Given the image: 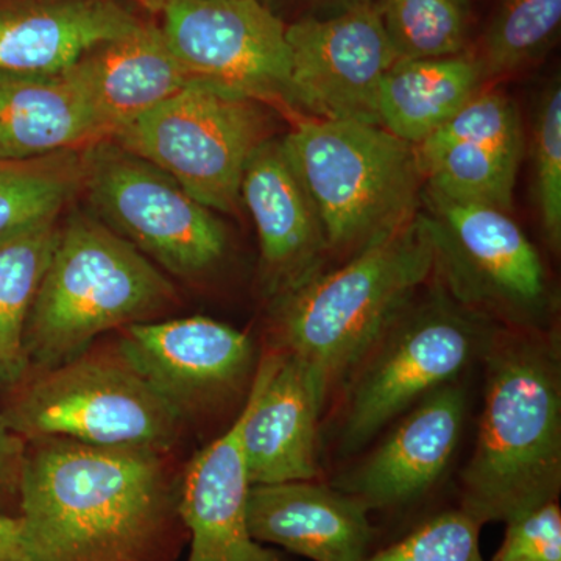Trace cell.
I'll return each instance as SVG.
<instances>
[{
    "instance_id": "28",
    "label": "cell",
    "mask_w": 561,
    "mask_h": 561,
    "mask_svg": "<svg viewBox=\"0 0 561 561\" xmlns=\"http://www.w3.org/2000/svg\"><path fill=\"white\" fill-rule=\"evenodd\" d=\"M534 201L545 241L561 247V83L553 77L535 105L531 130Z\"/></svg>"
},
{
    "instance_id": "34",
    "label": "cell",
    "mask_w": 561,
    "mask_h": 561,
    "mask_svg": "<svg viewBox=\"0 0 561 561\" xmlns=\"http://www.w3.org/2000/svg\"><path fill=\"white\" fill-rule=\"evenodd\" d=\"M138 3L144 10L150 11V13H162V10L168 5L169 0H133Z\"/></svg>"
},
{
    "instance_id": "26",
    "label": "cell",
    "mask_w": 561,
    "mask_h": 561,
    "mask_svg": "<svg viewBox=\"0 0 561 561\" xmlns=\"http://www.w3.org/2000/svg\"><path fill=\"white\" fill-rule=\"evenodd\" d=\"M561 0H500L474 51L485 84L541 60L560 33Z\"/></svg>"
},
{
    "instance_id": "3",
    "label": "cell",
    "mask_w": 561,
    "mask_h": 561,
    "mask_svg": "<svg viewBox=\"0 0 561 561\" xmlns=\"http://www.w3.org/2000/svg\"><path fill=\"white\" fill-rule=\"evenodd\" d=\"M432 278L434 249L419 213L389 238L271 306L276 351L311 367L331 393Z\"/></svg>"
},
{
    "instance_id": "16",
    "label": "cell",
    "mask_w": 561,
    "mask_h": 561,
    "mask_svg": "<svg viewBox=\"0 0 561 561\" xmlns=\"http://www.w3.org/2000/svg\"><path fill=\"white\" fill-rule=\"evenodd\" d=\"M467 393L457 382L435 390L348 470L330 483L368 512L401 511L420 500L448 470L459 446Z\"/></svg>"
},
{
    "instance_id": "27",
    "label": "cell",
    "mask_w": 561,
    "mask_h": 561,
    "mask_svg": "<svg viewBox=\"0 0 561 561\" xmlns=\"http://www.w3.org/2000/svg\"><path fill=\"white\" fill-rule=\"evenodd\" d=\"M398 61L453 57L468 49L470 0H375Z\"/></svg>"
},
{
    "instance_id": "33",
    "label": "cell",
    "mask_w": 561,
    "mask_h": 561,
    "mask_svg": "<svg viewBox=\"0 0 561 561\" xmlns=\"http://www.w3.org/2000/svg\"><path fill=\"white\" fill-rule=\"evenodd\" d=\"M0 561H35L18 515H0Z\"/></svg>"
},
{
    "instance_id": "11",
    "label": "cell",
    "mask_w": 561,
    "mask_h": 561,
    "mask_svg": "<svg viewBox=\"0 0 561 561\" xmlns=\"http://www.w3.org/2000/svg\"><path fill=\"white\" fill-rule=\"evenodd\" d=\"M161 31L187 84L302 119L286 27L260 0H169Z\"/></svg>"
},
{
    "instance_id": "5",
    "label": "cell",
    "mask_w": 561,
    "mask_h": 561,
    "mask_svg": "<svg viewBox=\"0 0 561 561\" xmlns=\"http://www.w3.org/2000/svg\"><path fill=\"white\" fill-rule=\"evenodd\" d=\"M280 140L319 213L330 256L350 260L419 216L424 179L415 149L386 128L302 117Z\"/></svg>"
},
{
    "instance_id": "8",
    "label": "cell",
    "mask_w": 561,
    "mask_h": 561,
    "mask_svg": "<svg viewBox=\"0 0 561 561\" xmlns=\"http://www.w3.org/2000/svg\"><path fill=\"white\" fill-rule=\"evenodd\" d=\"M434 279L454 301L505 328L546 330L553 300L538 250L507 210L424 190Z\"/></svg>"
},
{
    "instance_id": "4",
    "label": "cell",
    "mask_w": 561,
    "mask_h": 561,
    "mask_svg": "<svg viewBox=\"0 0 561 561\" xmlns=\"http://www.w3.org/2000/svg\"><path fill=\"white\" fill-rule=\"evenodd\" d=\"M176 302L172 280L146 254L98 217L72 214L28 316V371L76 359L99 335L158 320Z\"/></svg>"
},
{
    "instance_id": "17",
    "label": "cell",
    "mask_w": 561,
    "mask_h": 561,
    "mask_svg": "<svg viewBox=\"0 0 561 561\" xmlns=\"http://www.w3.org/2000/svg\"><path fill=\"white\" fill-rule=\"evenodd\" d=\"M242 205L260 239V283L271 306L323 272L330 260L316 206L280 138L264 140L243 171Z\"/></svg>"
},
{
    "instance_id": "18",
    "label": "cell",
    "mask_w": 561,
    "mask_h": 561,
    "mask_svg": "<svg viewBox=\"0 0 561 561\" xmlns=\"http://www.w3.org/2000/svg\"><path fill=\"white\" fill-rule=\"evenodd\" d=\"M62 73L87 102L103 139L187 87L161 27L146 22L99 44Z\"/></svg>"
},
{
    "instance_id": "6",
    "label": "cell",
    "mask_w": 561,
    "mask_h": 561,
    "mask_svg": "<svg viewBox=\"0 0 561 561\" xmlns=\"http://www.w3.org/2000/svg\"><path fill=\"white\" fill-rule=\"evenodd\" d=\"M346 379L339 451L354 454L435 390L457 382L496 323L463 308L432 278Z\"/></svg>"
},
{
    "instance_id": "22",
    "label": "cell",
    "mask_w": 561,
    "mask_h": 561,
    "mask_svg": "<svg viewBox=\"0 0 561 561\" xmlns=\"http://www.w3.org/2000/svg\"><path fill=\"white\" fill-rule=\"evenodd\" d=\"M99 140L105 139L98 122L65 73L0 70V160H33Z\"/></svg>"
},
{
    "instance_id": "9",
    "label": "cell",
    "mask_w": 561,
    "mask_h": 561,
    "mask_svg": "<svg viewBox=\"0 0 561 561\" xmlns=\"http://www.w3.org/2000/svg\"><path fill=\"white\" fill-rule=\"evenodd\" d=\"M271 130L267 105L187 84L111 140L168 173L206 208L238 214L247 162Z\"/></svg>"
},
{
    "instance_id": "30",
    "label": "cell",
    "mask_w": 561,
    "mask_h": 561,
    "mask_svg": "<svg viewBox=\"0 0 561 561\" xmlns=\"http://www.w3.org/2000/svg\"><path fill=\"white\" fill-rule=\"evenodd\" d=\"M505 524L504 541L493 561H561V511L557 500Z\"/></svg>"
},
{
    "instance_id": "14",
    "label": "cell",
    "mask_w": 561,
    "mask_h": 561,
    "mask_svg": "<svg viewBox=\"0 0 561 561\" xmlns=\"http://www.w3.org/2000/svg\"><path fill=\"white\" fill-rule=\"evenodd\" d=\"M413 149L424 190L511 213L526 139L522 113L504 92L483 88Z\"/></svg>"
},
{
    "instance_id": "7",
    "label": "cell",
    "mask_w": 561,
    "mask_h": 561,
    "mask_svg": "<svg viewBox=\"0 0 561 561\" xmlns=\"http://www.w3.org/2000/svg\"><path fill=\"white\" fill-rule=\"evenodd\" d=\"M5 413L25 442L66 438L84 445L165 454L180 440L183 420L116 350L91 353L18 383Z\"/></svg>"
},
{
    "instance_id": "23",
    "label": "cell",
    "mask_w": 561,
    "mask_h": 561,
    "mask_svg": "<svg viewBox=\"0 0 561 561\" xmlns=\"http://www.w3.org/2000/svg\"><path fill=\"white\" fill-rule=\"evenodd\" d=\"M485 87L471 49L453 57L397 61L379 87V125L419 146Z\"/></svg>"
},
{
    "instance_id": "13",
    "label": "cell",
    "mask_w": 561,
    "mask_h": 561,
    "mask_svg": "<svg viewBox=\"0 0 561 561\" xmlns=\"http://www.w3.org/2000/svg\"><path fill=\"white\" fill-rule=\"evenodd\" d=\"M286 39L302 117L379 125V87L398 58L375 2L291 22Z\"/></svg>"
},
{
    "instance_id": "15",
    "label": "cell",
    "mask_w": 561,
    "mask_h": 561,
    "mask_svg": "<svg viewBox=\"0 0 561 561\" xmlns=\"http://www.w3.org/2000/svg\"><path fill=\"white\" fill-rule=\"evenodd\" d=\"M328 397L320 376L297 357L273 350L257 364L241 411L251 485L319 481V420Z\"/></svg>"
},
{
    "instance_id": "31",
    "label": "cell",
    "mask_w": 561,
    "mask_h": 561,
    "mask_svg": "<svg viewBox=\"0 0 561 561\" xmlns=\"http://www.w3.org/2000/svg\"><path fill=\"white\" fill-rule=\"evenodd\" d=\"M27 442L11 431L0 409V515L20 505V483Z\"/></svg>"
},
{
    "instance_id": "21",
    "label": "cell",
    "mask_w": 561,
    "mask_h": 561,
    "mask_svg": "<svg viewBox=\"0 0 561 561\" xmlns=\"http://www.w3.org/2000/svg\"><path fill=\"white\" fill-rule=\"evenodd\" d=\"M140 22L116 0H21L0 7V70L60 73Z\"/></svg>"
},
{
    "instance_id": "19",
    "label": "cell",
    "mask_w": 561,
    "mask_h": 561,
    "mask_svg": "<svg viewBox=\"0 0 561 561\" xmlns=\"http://www.w3.org/2000/svg\"><path fill=\"white\" fill-rule=\"evenodd\" d=\"M247 518L254 540L312 561H364L376 535L359 501L319 481L251 485Z\"/></svg>"
},
{
    "instance_id": "29",
    "label": "cell",
    "mask_w": 561,
    "mask_h": 561,
    "mask_svg": "<svg viewBox=\"0 0 561 561\" xmlns=\"http://www.w3.org/2000/svg\"><path fill=\"white\" fill-rule=\"evenodd\" d=\"M482 526L461 508L438 513L364 561H483Z\"/></svg>"
},
{
    "instance_id": "32",
    "label": "cell",
    "mask_w": 561,
    "mask_h": 561,
    "mask_svg": "<svg viewBox=\"0 0 561 561\" xmlns=\"http://www.w3.org/2000/svg\"><path fill=\"white\" fill-rule=\"evenodd\" d=\"M284 24L302 20H327L375 0H260Z\"/></svg>"
},
{
    "instance_id": "12",
    "label": "cell",
    "mask_w": 561,
    "mask_h": 561,
    "mask_svg": "<svg viewBox=\"0 0 561 561\" xmlns=\"http://www.w3.org/2000/svg\"><path fill=\"white\" fill-rule=\"evenodd\" d=\"M116 351L183 423L250 387L257 368L250 335L208 317L130 324Z\"/></svg>"
},
{
    "instance_id": "10",
    "label": "cell",
    "mask_w": 561,
    "mask_h": 561,
    "mask_svg": "<svg viewBox=\"0 0 561 561\" xmlns=\"http://www.w3.org/2000/svg\"><path fill=\"white\" fill-rule=\"evenodd\" d=\"M84 160L83 187L98 219L162 271L202 278L224 260V225L168 173L111 139L88 147Z\"/></svg>"
},
{
    "instance_id": "20",
    "label": "cell",
    "mask_w": 561,
    "mask_h": 561,
    "mask_svg": "<svg viewBox=\"0 0 561 561\" xmlns=\"http://www.w3.org/2000/svg\"><path fill=\"white\" fill-rule=\"evenodd\" d=\"M242 412L192 459L179 494V515L191 531L187 561H283L254 540L247 518L250 479L241 445Z\"/></svg>"
},
{
    "instance_id": "2",
    "label": "cell",
    "mask_w": 561,
    "mask_h": 561,
    "mask_svg": "<svg viewBox=\"0 0 561 561\" xmlns=\"http://www.w3.org/2000/svg\"><path fill=\"white\" fill-rule=\"evenodd\" d=\"M482 354L485 400L459 505L481 526L557 500L561 485L559 335L496 327Z\"/></svg>"
},
{
    "instance_id": "1",
    "label": "cell",
    "mask_w": 561,
    "mask_h": 561,
    "mask_svg": "<svg viewBox=\"0 0 561 561\" xmlns=\"http://www.w3.org/2000/svg\"><path fill=\"white\" fill-rule=\"evenodd\" d=\"M175 512L164 454L28 442L18 516L35 561H151Z\"/></svg>"
},
{
    "instance_id": "25",
    "label": "cell",
    "mask_w": 561,
    "mask_h": 561,
    "mask_svg": "<svg viewBox=\"0 0 561 561\" xmlns=\"http://www.w3.org/2000/svg\"><path fill=\"white\" fill-rule=\"evenodd\" d=\"M87 149L0 160V239L58 219L69 198L83 187Z\"/></svg>"
},
{
    "instance_id": "24",
    "label": "cell",
    "mask_w": 561,
    "mask_h": 561,
    "mask_svg": "<svg viewBox=\"0 0 561 561\" xmlns=\"http://www.w3.org/2000/svg\"><path fill=\"white\" fill-rule=\"evenodd\" d=\"M58 232L54 219L0 239V383L9 387L27 378L25 328Z\"/></svg>"
}]
</instances>
